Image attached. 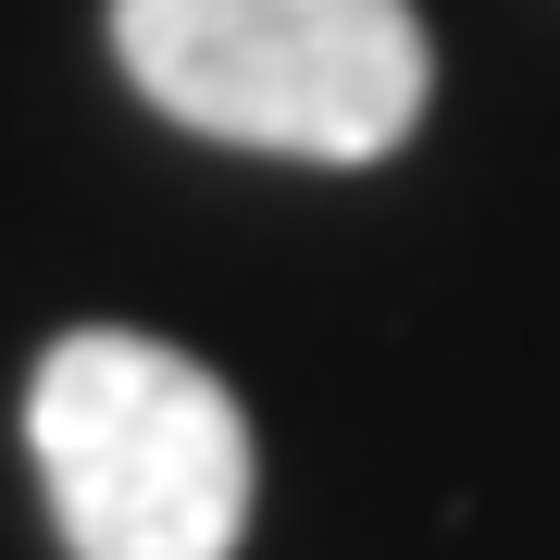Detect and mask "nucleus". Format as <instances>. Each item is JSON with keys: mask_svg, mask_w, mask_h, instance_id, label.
Instances as JSON below:
<instances>
[{"mask_svg": "<svg viewBox=\"0 0 560 560\" xmlns=\"http://www.w3.org/2000/svg\"><path fill=\"white\" fill-rule=\"evenodd\" d=\"M113 50L150 113L287 162H386L436 75L411 0H113Z\"/></svg>", "mask_w": 560, "mask_h": 560, "instance_id": "nucleus-2", "label": "nucleus"}, {"mask_svg": "<svg viewBox=\"0 0 560 560\" xmlns=\"http://www.w3.org/2000/svg\"><path fill=\"white\" fill-rule=\"evenodd\" d=\"M25 448L75 560H237L261 499L237 386L138 324L50 337L25 386Z\"/></svg>", "mask_w": 560, "mask_h": 560, "instance_id": "nucleus-1", "label": "nucleus"}]
</instances>
